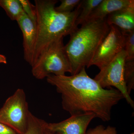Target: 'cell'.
<instances>
[{
    "label": "cell",
    "instance_id": "obj_1",
    "mask_svg": "<svg viewBox=\"0 0 134 134\" xmlns=\"http://www.w3.org/2000/svg\"><path fill=\"white\" fill-rule=\"evenodd\" d=\"M47 80L61 95L63 108L71 115L92 113L109 121L113 107L124 98L117 89L104 88L90 77L85 67L70 76L49 75Z\"/></svg>",
    "mask_w": 134,
    "mask_h": 134
},
{
    "label": "cell",
    "instance_id": "obj_2",
    "mask_svg": "<svg viewBox=\"0 0 134 134\" xmlns=\"http://www.w3.org/2000/svg\"><path fill=\"white\" fill-rule=\"evenodd\" d=\"M37 38L31 66L51 43L70 35L78 29L76 22L81 10V1L73 11L61 13L55 9V0H35Z\"/></svg>",
    "mask_w": 134,
    "mask_h": 134
},
{
    "label": "cell",
    "instance_id": "obj_3",
    "mask_svg": "<svg viewBox=\"0 0 134 134\" xmlns=\"http://www.w3.org/2000/svg\"><path fill=\"white\" fill-rule=\"evenodd\" d=\"M70 34L65 51L71 66V75L76 74L90 62L97 48L108 34L106 18L90 20Z\"/></svg>",
    "mask_w": 134,
    "mask_h": 134
},
{
    "label": "cell",
    "instance_id": "obj_4",
    "mask_svg": "<svg viewBox=\"0 0 134 134\" xmlns=\"http://www.w3.org/2000/svg\"><path fill=\"white\" fill-rule=\"evenodd\" d=\"M63 39H58L50 44L32 66V73L36 79H43L50 75L63 76L66 72L71 73Z\"/></svg>",
    "mask_w": 134,
    "mask_h": 134
},
{
    "label": "cell",
    "instance_id": "obj_5",
    "mask_svg": "<svg viewBox=\"0 0 134 134\" xmlns=\"http://www.w3.org/2000/svg\"><path fill=\"white\" fill-rule=\"evenodd\" d=\"M29 111L24 90L18 89L0 109V122L18 134H23L27 127Z\"/></svg>",
    "mask_w": 134,
    "mask_h": 134
},
{
    "label": "cell",
    "instance_id": "obj_6",
    "mask_svg": "<svg viewBox=\"0 0 134 134\" xmlns=\"http://www.w3.org/2000/svg\"><path fill=\"white\" fill-rule=\"evenodd\" d=\"M126 54L121 51L112 61L100 70L94 78L104 88L114 87L122 94L128 104L134 108V102L128 92L124 79V69Z\"/></svg>",
    "mask_w": 134,
    "mask_h": 134
},
{
    "label": "cell",
    "instance_id": "obj_7",
    "mask_svg": "<svg viewBox=\"0 0 134 134\" xmlns=\"http://www.w3.org/2000/svg\"><path fill=\"white\" fill-rule=\"evenodd\" d=\"M108 34L97 48L88 66H97L100 70L106 66L125 48L126 36L115 25H110Z\"/></svg>",
    "mask_w": 134,
    "mask_h": 134
},
{
    "label": "cell",
    "instance_id": "obj_8",
    "mask_svg": "<svg viewBox=\"0 0 134 134\" xmlns=\"http://www.w3.org/2000/svg\"><path fill=\"white\" fill-rule=\"evenodd\" d=\"M96 118L92 113L71 115L67 119L56 123L47 122L46 128L59 134H86L92 120Z\"/></svg>",
    "mask_w": 134,
    "mask_h": 134
},
{
    "label": "cell",
    "instance_id": "obj_9",
    "mask_svg": "<svg viewBox=\"0 0 134 134\" xmlns=\"http://www.w3.org/2000/svg\"><path fill=\"white\" fill-rule=\"evenodd\" d=\"M23 33L24 59L31 66L37 38L36 22L24 13L17 20Z\"/></svg>",
    "mask_w": 134,
    "mask_h": 134
},
{
    "label": "cell",
    "instance_id": "obj_10",
    "mask_svg": "<svg viewBox=\"0 0 134 134\" xmlns=\"http://www.w3.org/2000/svg\"><path fill=\"white\" fill-rule=\"evenodd\" d=\"M106 20L109 25L117 26L125 36L134 31V5L110 14Z\"/></svg>",
    "mask_w": 134,
    "mask_h": 134
},
{
    "label": "cell",
    "instance_id": "obj_11",
    "mask_svg": "<svg viewBox=\"0 0 134 134\" xmlns=\"http://www.w3.org/2000/svg\"><path fill=\"white\" fill-rule=\"evenodd\" d=\"M133 5L134 0H102L87 21L104 19L113 12Z\"/></svg>",
    "mask_w": 134,
    "mask_h": 134
},
{
    "label": "cell",
    "instance_id": "obj_12",
    "mask_svg": "<svg viewBox=\"0 0 134 134\" xmlns=\"http://www.w3.org/2000/svg\"><path fill=\"white\" fill-rule=\"evenodd\" d=\"M0 7L13 21H17L24 13L19 0H0Z\"/></svg>",
    "mask_w": 134,
    "mask_h": 134
},
{
    "label": "cell",
    "instance_id": "obj_13",
    "mask_svg": "<svg viewBox=\"0 0 134 134\" xmlns=\"http://www.w3.org/2000/svg\"><path fill=\"white\" fill-rule=\"evenodd\" d=\"M47 122L29 111L27 127L23 134H47Z\"/></svg>",
    "mask_w": 134,
    "mask_h": 134
},
{
    "label": "cell",
    "instance_id": "obj_14",
    "mask_svg": "<svg viewBox=\"0 0 134 134\" xmlns=\"http://www.w3.org/2000/svg\"><path fill=\"white\" fill-rule=\"evenodd\" d=\"M102 0L81 1V10L76 22L77 26L82 25L88 20L93 10L102 2Z\"/></svg>",
    "mask_w": 134,
    "mask_h": 134
},
{
    "label": "cell",
    "instance_id": "obj_15",
    "mask_svg": "<svg viewBox=\"0 0 134 134\" xmlns=\"http://www.w3.org/2000/svg\"><path fill=\"white\" fill-rule=\"evenodd\" d=\"M124 79L128 92L134 89V60L126 61L124 69Z\"/></svg>",
    "mask_w": 134,
    "mask_h": 134
},
{
    "label": "cell",
    "instance_id": "obj_16",
    "mask_svg": "<svg viewBox=\"0 0 134 134\" xmlns=\"http://www.w3.org/2000/svg\"><path fill=\"white\" fill-rule=\"evenodd\" d=\"M126 36L125 50L126 54V61L134 60V31L132 32Z\"/></svg>",
    "mask_w": 134,
    "mask_h": 134
},
{
    "label": "cell",
    "instance_id": "obj_17",
    "mask_svg": "<svg viewBox=\"0 0 134 134\" xmlns=\"http://www.w3.org/2000/svg\"><path fill=\"white\" fill-rule=\"evenodd\" d=\"M81 1L80 0H61V4L55 9L61 13H69L73 11L74 8L77 6Z\"/></svg>",
    "mask_w": 134,
    "mask_h": 134
},
{
    "label": "cell",
    "instance_id": "obj_18",
    "mask_svg": "<svg viewBox=\"0 0 134 134\" xmlns=\"http://www.w3.org/2000/svg\"><path fill=\"white\" fill-rule=\"evenodd\" d=\"M86 134H117L116 128L108 126L105 127L99 125L93 128L90 129L86 131Z\"/></svg>",
    "mask_w": 134,
    "mask_h": 134
},
{
    "label": "cell",
    "instance_id": "obj_19",
    "mask_svg": "<svg viewBox=\"0 0 134 134\" xmlns=\"http://www.w3.org/2000/svg\"><path fill=\"white\" fill-rule=\"evenodd\" d=\"M24 11L33 21L36 22V12L35 5H33L28 0H19Z\"/></svg>",
    "mask_w": 134,
    "mask_h": 134
},
{
    "label": "cell",
    "instance_id": "obj_20",
    "mask_svg": "<svg viewBox=\"0 0 134 134\" xmlns=\"http://www.w3.org/2000/svg\"><path fill=\"white\" fill-rule=\"evenodd\" d=\"M0 134H18L9 127L0 122Z\"/></svg>",
    "mask_w": 134,
    "mask_h": 134
},
{
    "label": "cell",
    "instance_id": "obj_21",
    "mask_svg": "<svg viewBox=\"0 0 134 134\" xmlns=\"http://www.w3.org/2000/svg\"><path fill=\"white\" fill-rule=\"evenodd\" d=\"M7 62V58L4 55L0 54V63L6 64Z\"/></svg>",
    "mask_w": 134,
    "mask_h": 134
},
{
    "label": "cell",
    "instance_id": "obj_22",
    "mask_svg": "<svg viewBox=\"0 0 134 134\" xmlns=\"http://www.w3.org/2000/svg\"><path fill=\"white\" fill-rule=\"evenodd\" d=\"M47 134H59L58 133H53V132H50V131H48V130H47L46 132Z\"/></svg>",
    "mask_w": 134,
    "mask_h": 134
}]
</instances>
